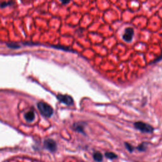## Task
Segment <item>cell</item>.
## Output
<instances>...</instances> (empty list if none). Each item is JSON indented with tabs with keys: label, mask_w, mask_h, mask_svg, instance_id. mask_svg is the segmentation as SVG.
<instances>
[{
	"label": "cell",
	"mask_w": 162,
	"mask_h": 162,
	"mask_svg": "<svg viewBox=\"0 0 162 162\" xmlns=\"http://www.w3.org/2000/svg\"><path fill=\"white\" fill-rule=\"evenodd\" d=\"M60 1L62 2V4L66 5V4H68L70 2V0H60Z\"/></svg>",
	"instance_id": "5bb4252c"
},
{
	"label": "cell",
	"mask_w": 162,
	"mask_h": 162,
	"mask_svg": "<svg viewBox=\"0 0 162 162\" xmlns=\"http://www.w3.org/2000/svg\"><path fill=\"white\" fill-rule=\"evenodd\" d=\"M38 109L40 113L45 117H51L53 114V108L46 103L41 101L38 103Z\"/></svg>",
	"instance_id": "6da1fadb"
},
{
	"label": "cell",
	"mask_w": 162,
	"mask_h": 162,
	"mask_svg": "<svg viewBox=\"0 0 162 162\" xmlns=\"http://www.w3.org/2000/svg\"><path fill=\"white\" fill-rule=\"evenodd\" d=\"M25 119L27 122H32L35 119V113L33 111H29L25 115Z\"/></svg>",
	"instance_id": "8992f818"
},
{
	"label": "cell",
	"mask_w": 162,
	"mask_h": 162,
	"mask_svg": "<svg viewBox=\"0 0 162 162\" xmlns=\"http://www.w3.org/2000/svg\"><path fill=\"white\" fill-rule=\"evenodd\" d=\"M134 34V29L132 28H131V27L126 28L125 29L124 33L122 35V38L125 42L130 43L132 40Z\"/></svg>",
	"instance_id": "277c9868"
},
{
	"label": "cell",
	"mask_w": 162,
	"mask_h": 162,
	"mask_svg": "<svg viewBox=\"0 0 162 162\" xmlns=\"http://www.w3.org/2000/svg\"><path fill=\"white\" fill-rule=\"evenodd\" d=\"M12 3H12L11 2H3V3H2V5H1V7H2V8H5V7H6L8 6V5H11Z\"/></svg>",
	"instance_id": "4fadbf2b"
},
{
	"label": "cell",
	"mask_w": 162,
	"mask_h": 162,
	"mask_svg": "<svg viewBox=\"0 0 162 162\" xmlns=\"http://www.w3.org/2000/svg\"><path fill=\"white\" fill-rule=\"evenodd\" d=\"M8 47H9L10 48H12V49H18L20 48V46L16 44H14V43H10V44H7Z\"/></svg>",
	"instance_id": "8fae6325"
},
{
	"label": "cell",
	"mask_w": 162,
	"mask_h": 162,
	"mask_svg": "<svg viewBox=\"0 0 162 162\" xmlns=\"http://www.w3.org/2000/svg\"><path fill=\"white\" fill-rule=\"evenodd\" d=\"M162 59V54H161V55L156 59V60H155V62H158V61H159V60H161Z\"/></svg>",
	"instance_id": "9a60e30c"
},
{
	"label": "cell",
	"mask_w": 162,
	"mask_h": 162,
	"mask_svg": "<svg viewBox=\"0 0 162 162\" xmlns=\"http://www.w3.org/2000/svg\"><path fill=\"white\" fill-rule=\"evenodd\" d=\"M134 127L136 129L145 133H151L154 131V129L152 127V126L142 122H136L134 123Z\"/></svg>",
	"instance_id": "7a4b0ae2"
},
{
	"label": "cell",
	"mask_w": 162,
	"mask_h": 162,
	"mask_svg": "<svg viewBox=\"0 0 162 162\" xmlns=\"http://www.w3.org/2000/svg\"><path fill=\"white\" fill-rule=\"evenodd\" d=\"M137 149L139 151H145V150H146L145 144V143L141 144V145H139V146L137 148Z\"/></svg>",
	"instance_id": "7c38bea8"
},
{
	"label": "cell",
	"mask_w": 162,
	"mask_h": 162,
	"mask_svg": "<svg viewBox=\"0 0 162 162\" xmlns=\"http://www.w3.org/2000/svg\"><path fill=\"white\" fill-rule=\"evenodd\" d=\"M105 156L106 158H109L110 160H113L117 158V155L113 152H106L105 153Z\"/></svg>",
	"instance_id": "9c48e42d"
},
{
	"label": "cell",
	"mask_w": 162,
	"mask_h": 162,
	"mask_svg": "<svg viewBox=\"0 0 162 162\" xmlns=\"http://www.w3.org/2000/svg\"><path fill=\"white\" fill-rule=\"evenodd\" d=\"M93 158L97 162H101L103 161V155L101 153L97 151L93 154Z\"/></svg>",
	"instance_id": "ba28073f"
},
{
	"label": "cell",
	"mask_w": 162,
	"mask_h": 162,
	"mask_svg": "<svg viewBox=\"0 0 162 162\" xmlns=\"http://www.w3.org/2000/svg\"><path fill=\"white\" fill-rule=\"evenodd\" d=\"M84 124H85L84 123L82 122H79V123H76L74 125V128L75 129V131H76L78 132H81L83 133L84 132Z\"/></svg>",
	"instance_id": "52a82bcc"
},
{
	"label": "cell",
	"mask_w": 162,
	"mask_h": 162,
	"mask_svg": "<svg viewBox=\"0 0 162 162\" xmlns=\"http://www.w3.org/2000/svg\"><path fill=\"white\" fill-rule=\"evenodd\" d=\"M57 99L62 103L71 106L74 104V100L70 96L65 95H57Z\"/></svg>",
	"instance_id": "5b68a950"
},
{
	"label": "cell",
	"mask_w": 162,
	"mask_h": 162,
	"mask_svg": "<svg viewBox=\"0 0 162 162\" xmlns=\"http://www.w3.org/2000/svg\"><path fill=\"white\" fill-rule=\"evenodd\" d=\"M44 146L46 150L51 152H55L57 149L56 142L51 139H47L44 141Z\"/></svg>",
	"instance_id": "3957f363"
},
{
	"label": "cell",
	"mask_w": 162,
	"mask_h": 162,
	"mask_svg": "<svg viewBox=\"0 0 162 162\" xmlns=\"http://www.w3.org/2000/svg\"><path fill=\"white\" fill-rule=\"evenodd\" d=\"M125 148L126 149H127L129 151H130L131 153H132L134 150V148L130 145V144L129 143H125Z\"/></svg>",
	"instance_id": "30bf717a"
}]
</instances>
